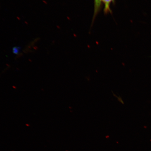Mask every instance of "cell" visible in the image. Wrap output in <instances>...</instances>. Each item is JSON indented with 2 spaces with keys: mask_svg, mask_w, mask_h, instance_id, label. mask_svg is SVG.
I'll return each mask as SVG.
<instances>
[{
  "mask_svg": "<svg viewBox=\"0 0 151 151\" xmlns=\"http://www.w3.org/2000/svg\"><path fill=\"white\" fill-rule=\"evenodd\" d=\"M21 48L20 47H14L12 49L13 53L16 55H18L20 52Z\"/></svg>",
  "mask_w": 151,
  "mask_h": 151,
  "instance_id": "3",
  "label": "cell"
},
{
  "mask_svg": "<svg viewBox=\"0 0 151 151\" xmlns=\"http://www.w3.org/2000/svg\"><path fill=\"white\" fill-rule=\"evenodd\" d=\"M115 0H102L103 3L104 5V12L105 14H107L109 13L111 14L112 11L110 8L111 4L114 3Z\"/></svg>",
  "mask_w": 151,
  "mask_h": 151,
  "instance_id": "2",
  "label": "cell"
},
{
  "mask_svg": "<svg viewBox=\"0 0 151 151\" xmlns=\"http://www.w3.org/2000/svg\"><path fill=\"white\" fill-rule=\"evenodd\" d=\"M102 0H94V10L93 18V22L96 17L102 8Z\"/></svg>",
  "mask_w": 151,
  "mask_h": 151,
  "instance_id": "1",
  "label": "cell"
}]
</instances>
